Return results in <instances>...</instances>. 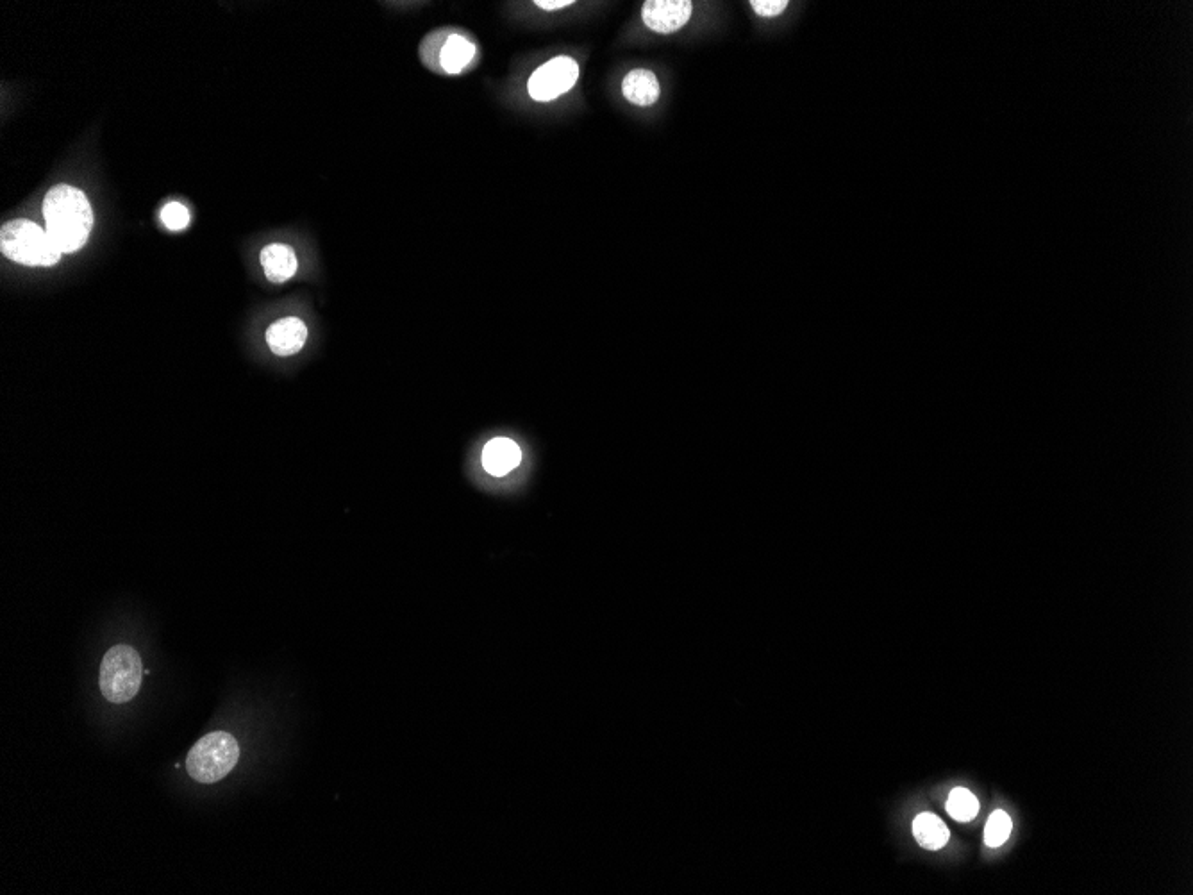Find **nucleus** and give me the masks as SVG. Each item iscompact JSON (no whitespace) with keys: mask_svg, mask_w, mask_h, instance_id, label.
Returning a JSON list of instances; mask_svg holds the SVG:
<instances>
[{"mask_svg":"<svg viewBox=\"0 0 1193 895\" xmlns=\"http://www.w3.org/2000/svg\"><path fill=\"white\" fill-rule=\"evenodd\" d=\"M913 835L927 851H938L949 842V829L935 813H920L913 820Z\"/></svg>","mask_w":1193,"mask_h":895,"instance_id":"obj_12","label":"nucleus"},{"mask_svg":"<svg viewBox=\"0 0 1193 895\" xmlns=\"http://www.w3.org/2000/svg\"><path fill=\"white\" fill-rule=\"evenodd\" d=\"M481 461H483V469L490 476L504 477L520 465L522 451H520L517 442H513L511 438L499 436L484 445Z\"/></svg>","mask_w":1193,"mask_h":895,"instance_id":"obj_9","label":"nucleus"},{"mask_svg":"<svg viewBox=\"0 0 1193 895\" xmlns=\"http://www.w3.org/2000/svg\"><path fill=\"white\" fill-rule=\"evenodd\" d=\"M0 251L27 267H52L63 252L42 227L29 220H11L0 231Z\"/></svg>","mask_w":1193,"mask_h":895,"instance_id":"obj_2","label":"nucleus"},{"mask_svg":"<svg viewBox=\"0 0 1193 895\" xmlns=\"http://www.w3.org/2000/svg\"><path fill=\"white\" fill-rule=\"evenodd\" d=\"M43 217L47 235L61 252L79 251L92 231V206L74 186H54L43 201Z\"/></svg>","mask_w":1193,"mask_h":895,"instance_id":"obj_1","label":"nucleus"},{"mask_svg":"<svg viewBox=\"0 0 1193 895\" xmlns=\"http://www.w3.org/2000/svg\"><path fill=\"white\" fill-rule=\"evenodd\" d=\"M947 812L952 819L958 822H968L974 819L977 812H979V801L976 795L968 792L967 788H954L949 801H947Z\"/></svg>","mask_w":1193,"mask_h":895,"instance_id":"obj_13","label":"nucleus"},{"mask_svg":"<svg viewBox=\"0 0 1193 895\" xmlns=\"http://www.w3.org/2000/svg\"><path fill=\"white\" fill-rule=\"evenodd\" d=\"M161 220L170 231H183L190 224V213L179 202H170L161 210Z\"/></svg>","mask_w":1193,"mask_h":895,"instance_id":"obj_15","label":"nucleus"},{"mask_svg":"<svg viewBox=\"0 0 1193 895\" xmlns=\"http://www.w3.org/2000/svg\"><path fill=\"white\" fill-rule=\"evenodd\" d=\"M420 56L426 67L443 76H459L474 67L477 59V45L468 36L459 33H433L427 36L420 47Z\"/></svg>","mask_w":1193,"mask_h":895,"instance_id":"obj_5","label":"nucleus"},{"mask_svg":"<svg viewBox=\"0 0 1193 895\" xmlns=\"http://www.w3.org/2000/svg\"><path fill=\"white\" fill-rule=\"evenodd\" d=\"M306 340H308V327L301 318H281L268 327V347L277 356L297 354L304 347Z\"/></svg>","mask_w":1193,"mask_h":895,"instance_id":"obj_8","label":"nucleus"},{"mask_svg":"<svg viewBox=\"0 0 1193 895\" xmlns=\"http://www.w3.org/2000/svg\"><path fill=\"white\" fill-rule=\"evenodd\" d=\"M690 0H647L643 4V24L658 34H672L688 24L692 17Z\"/></svg>","mask_w":1193,"mask_h":895,"instance_id":"obj_7","label":"nucleus"},{"mask_svg":"<svg viewBox=\"0 0 1193 895\" xmlns=\"http://www.w3.org/2000/svg\"><path fill=\"white\" fill-rule=\"evenodd\" d=\"M572 4H574L572 0H536L534 2V6L545 9V11H558V9L568 8Z\"/></svg>","mask_w":1193,"mask_h":895,"instance_id":"obj_17","label":"nucleus"},{"mask_svg":"<svg viewBox=\"0 0 1193 895\" xmlns=\"http://www.w3.org/2000/svg\"><path fill=\"white\" fill-rule=\"evenodd\" d=\"M240 758V745L226 731H215L193 745L186 758V770L197 783L211 785L234 769Z\"/></svg>","mask_w":1193,"mask_h":895,"instance_id":"obj_3","label":"nucleus"},{"mask_svg":"<svg viewBox=\"0 0 1193 895\" xmlns=\"http://www.w3.org/2000/svg\"><path fill=\"white\" fill-rule=\"evenodd\" d=\"M622 93L627 101L640 108L654 106L660 99V81L651 70L635 68L622 81Z\"/></svg>","mask_w":1193,"mask_h":895,"instance_id":"obj_10","label":"nucleus"},{"mask_svg":"<svg viewBox=\"0 0 1193 895\" xmlns=\"http://www.w3.org/2000/svg\"><path fill=\"white\" fill-rule=\"evenodd\" d=\"M1013 829V822H1011L1010 815L1002 810L992 813V817L988 819L985 829V844L988 847H1001L1011 835Z\"/></svg>","mask_w":1193,"mask_h":895,"instance_id":"obj_14","label":"nucleus"},{"mask_svg":"<svg viewBox=\"0 0 1193 895\" xmlns=\"http://www.w3.org/2000/svg\"><path fill=\"white\" fill-rule=\"evenodd\" d=\"M142 658L129 645L111 647L102 660L99 686L109 703L126 704L142 686Z\"/></svg>","mask_w":1193,"mask_h":895,"instance_id":"obj_4","label":"nucleus"},{"mask_svg":"<svg viewBox=\"0 0 1193 895\" xmlns=\"http://www.w3.org/2000/svg\"><path fill=\"white\" fill-rule=\"evenodd\" d=\"M751 6L756 15L772 18L781 15L788 6V2L786 0H752Z\"/></svg>","mask_w":1193,"mask_h":895,"instance_id":"obj_16","label":"nucleus"},{"mask_svg":"<svg viewBox=\"0 0 1193 895\" xmlns=\"http://www.w3.org/2000/svg\"><path fill=\"white\" fill-rule=\"evenodd\" d=\"M259 260H261V267L265 270V276L272 283H284V281L292 279L299 268V260H297L292 247L283 245V243L267 245L261 251Z\"/></svg>","mask_w":1193,"mask_h":895,"instance_id":"obj_11","label":"nucleus"},{"mask_svg":"<svg viewBox=\"0 0 1193 895\" xmlns=\"http://www.w3.org/2000/svg\"><path fill=\"white\" fill-rule=\"evenodd\" d=\"M579 79V65L570 56H556L536 68L527 81L531 99L549 102L570 92Z\"/></svg>","mask_w":1193,"mask_h":895,"instance_id":"obj_6","label":"nucleus"}]
</instances>
